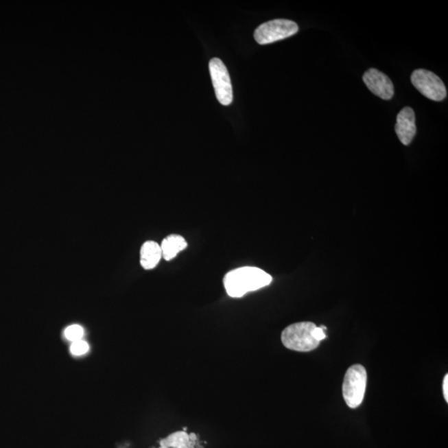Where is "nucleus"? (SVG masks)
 Wrapping results in <instances>:
<instances>
[{
    "instance_id": "nucleus-1",
    "label": "nucleus",
    "mask_w": 448,
    "mask_h": 448,
    "mask_svg": "<svg viewBox=\"0 0 448 448\" xmlns=\"http://www.w3.org/2000/svg\"><path fill=\"white\" fill-rule=\"evenodd\" d=\"M272 281V276L261 269L244 267L228 272L224 276V285L229 296L240 298L250 292L267 287Z\"/></svg>"
},
{
    "instance_id": "nucleus-2",
    "label": "nucleus",
    "mask_w": 448,
    "mask_h": 448,
    "mask_svg": "<svg viewBox=\"0 0 448 448\" xmlns=\"http://www.w3.org/2000/svg\"><path fill=\"white\" fill-rule=\"evenodd\" d=\"M316 325L312 322H298L290 325L281 333V342L289 350L308 352L319 346L315 338Z\"/></svg>"
},
{
    "instance_id": "nucleus-3",
    "label": "nucleus",
    "mask_w": 448,
    "mask_h": 448,
    "mask_svg": "<svg viewBox=\"0 0 448 448\" xmlns=\"http://www.w3.org/2000/svg\"><path fill=\"white\" fill-rule=\"evenodd\" d=\"M366 384L367 372L362 364L349 368L343 383V397L349 407L356 408L362 403Z\"/></svg>"
},
{
    "instance_id": "nucleus-4",
    "label": "nucleus",
    "mask_w": 448,
    "mask_h": 448,
    "mask_svg": "<svg viewBox=\"0 0 448 448\" xmlns=\"http://www.w3.org/2000/svg\"><path fill=\"white\" fill-rule=\"evenodd\" d=\"M298 30V25L295 22L287 19H274L257 27L255 32V38L261 45H269L292 37Z\"/></svg>"
},
{
    "instance_id": "nucleus-5",
    "label": "nucleus",
    "mask_w": 448,
    "mask_h": 448,
    "mask_svg": "<svg viewBox=\"0 0 448 448\" xmlns=\"http://www.w3.org/2000/svg\"><path fill=\"white\" fill-rule=\"evenodd\" d=\"M411 82L424 97L435 102H442L447 97V89L441 78L425 69L415 70Z\"/></svg>"
},
{
    "instance_id": "nucleus-6",
    "label": "nucleus",
    "mask_w": 448,
    "mask_h": 448,
    "mask_svg": "<svg viewBox=\"0 0 448 448\" xmlns=\"http://www.w3.org/2000/svg\"><path fill=\"white\" fill-rule=\"evenodd\" d=\"M209 71L217 101L222 105L229 106L233 102V94L227 67L220 58H214L209 62Z\"/></svg>"
},
{
    "instance_id": "nucleus-7",
    "label": "nucleus",
    "mask_w": 448,
    "mask_h": 448,
    "mask_svg": "<svg viewBox=\"0 0 448 448\" xmlns=\"http://www.w3.org/2000/svg\"><path fill=\"white\" fill-rule=\"evenodd\" d=\"M363 81L376 96L390 100L394 94V85L390 78L377 69H370L364 74Z\"/></svg>"
},
{
    "instance_id": "nucleus-8",
    "label": "nucleus",
    "mask_w": 448,
    "mask_h": 448,
    "mask_svg": "<svg viewBox=\"0 0 448 448\" xmlns=\"http://www.w3.org/2000/svg\"><path fill=\"white\" fill-rule=\"evenodd\" d=\"M395 132L404 145H408L414 140L417 128L415 124V113L410 107H404L397 116Z\"/></svg>"
},
{
    "instance_id": "nucleus-9",
    "label": "nucleus",
    "mask_w": 448,
    "mask_h": 448,
    "mask_svg": "<svg viewBox=\"0 0 448 448\" xmlns=\"http://www.w3.org/2000/svg\"><path fill=\"white\" fill-rule=\"evenodd\" d=\"M162 257L161 245L156 241H148L141 249V265L146 270H152L156 267Z\"/></svg>"
},
{
    "instance_id": "nucleus-10",
    "label": "nucleus",
    "mask_w": 448,
    "mask_h": 448,
    "mask_svg": "<svg viewBox=\"0 0 448 448\" xmlns=\"http://www.w3.org/2000/svg\"><path fill=\"white\" fill-rule=\"evenodd\" d=\"M187 247V241L184 237L178 235L166 237L161 245L162 257L166 261H172Z\"/></svg>"
},
{
    "instance_id": "nucleus-11",
    "label": "nucleus",
    "mask_w": 448,
    "mask_h": 448,
    "mask_svg": "<svg viewBox=\"0 0 448 448\" xmlns=\"http://www.w3.org/2000/svg\"><path fill=\"white\" fill-rule=\"evenodd\" d=\"M64 335L67 340L75 342L82 340L83 335H84V330H83L81 326H78V325H73V326H70L66 329Z\"/></svg>"
},
{
    "instance_id": "nucleus-12",
    "label": "nucleus",
    "mask_w": 448,
    "mask_h": 448,
    "mask_svg": "<svg viewBox=\"0 0 448 448\" xmlns=\"http://www.w3.org/2000/svg\"><path fill=\"white\" fill-rule=\"evenodd\" d=\"M188 440V435L185 433L174 434L168 439L162 442V446H177L183 444Z\"/></svg>"
},
{
    "instance_id": "nucleus-13",
    "label": "nucleus",
    "mask_w": 448,
    "mask_h": 448,
    "mask_svg": "<svg viewBox=\"0 0 448 448\" xmlns=\"http://www.w3.org/2000/svg\"><path fill=\"white\" fill-rule=\"evenodd\" d=\"M70 351L71 354L76 356H80L85 355L87 351H89V346L86 342H83L82 340H78V342H73L71 344Z\"/></svg>"
},
{
    "instance_id": "nucleus-14",
    "label": "nucleus",
    "mask_w": 448,
    "mask_h": 448,
    "mask_svg": "<svg viewBox=\"0 0 448 448\" xmlns=\"http://www.w3.org/2000/svg\"><path fill=\"white\" fill-rule=\"evenodd\" d=\"M314 336L315 338L318 340V342H320V340H324L326 338L327 335L325 334L323 329H321L320 327H317L315 329L314 331Z\"/></svg>"
},
{
    "instance_id": "nucleus-15",
    "label": "nucleus",
    "mask_w": 448,
    "mask_h": 448,
    "mask_svg": "<svg viewBox=\"0 0 448 448\" xmlns=\"http://www.w3.org/2000/svg\"><path fill=\"white\" fill-rule=\"evenodd\" d=\"M443 395L444 398H445L446 402H448V375H446L445 377H444L443 380Z\"/></svg>"
}]
</instances>
